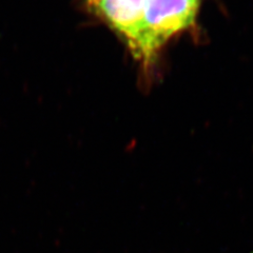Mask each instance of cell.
Instances as JSON below:
<instances>
[{"mask_svg": "<svg viewBox=\"0 0 253 253\" xmlns=\"http://www.w3.org/2000/svg\"><path fill=\"white\" fill-rule=\"evenodd\" d=\"M89 1H91V0H89Z\"/></svg>", "mask_w": 253, "mask_h": 253, "instance_id": "3", "label": "cell"}, {"mask_svg": "<svg viewBox=\"0 0 253 253\" xmlns=\"http://www.w3.org/2000/svg\"><path fill=\"white\" fill-rule=\"evenodd\" d=\"M90 2L111 27L125 36L131 50L135 51L146 0H91Z\"/></svg>", "mask_w": 253, "mask_h": 253, "instance_id": "2", "label": "cell"}, {"mask_svg": "<svg viewBox=\"0 0 253 253\" xmlns=\"http://www.w3.org/2000/svg\"><path fill=\"white\" fill-rule=\"evenodd\" d=\"M201 0H146L136 56L149 59L178 32L192 26Z\"/></svg>", "mask_w": 253, "mask_h": 253, "instance_id": "1", "label": "cell"}]
</instances>
